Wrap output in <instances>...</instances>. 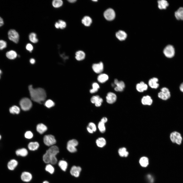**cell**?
<instances>
[{"mask_svg": "<svg viewBox=\"0 0 183 183\" xmlns=\"http://www.w3.org/2000/svg\"><path fill=\"white\" fill-rule=\"evenodd\" d=\"M136 88L138 92H142L147 89L148 86L144 82L141 81L136 84Z\"/></svg>", "mask_w": 183, "mask_h": 183, "instance_id": "obj_15", "label": "cell"}, {"mask_svg": "<svg viewBox=\"0 0 183 183\" xmlns=\"http://www.w3.org/2000/svg\"><path fill=\"white\" fill-rule=\"evenodd\" d=\"M93 71L97 73H101L103 70L104 68L103 64L102 62L94 64L92 66Z\"/></svg>", "mask_w": 183, "mask_h": 183, "instance_id": "obj_11", "label": "cell"}, {"mask_svg": "<svg viewBox=\"0 0 183 183\" xmlns=\"http://www.w3.org/2000/svg\"><path fill=\"white\" fill-rule=\"evenodd\" d=\"M16 152L17 155L22 157L26 156L28 154V151L25 148L18 149L16 151Z\"/></svg>", "mask_w": 183, "mask_h": 183, "instance_id": "obj_29", "label": "cell"}, {"mask_svg": "<svg viewBox=\"0 0 183 183\" xmlns=\"http://www.w3.org/2000/svg\"><path fill=\"white\" fill-rule=\"evenodd\" d=\"M45 170L51 174H53L54 171V169L51 164H48L45 167Z\"/></svg>", "mask_w": 183, "mask_h": 183, "instance_id": "obj_38", "label": "cell"}, {"mask_svg": "<svg viewBox=\"0 0 183 183\" xmlns=\"http://www.w3.org/2000/svg\"><path fill=\"white\" fill-rule=\"evenodd\" d=\"M43 183H49V182L47 181H43Z\"/></svg>", "mask_w": 183, "mask_h": 183, "instance_id": "obj_58", "label": "cell"}, {"mask_svg": "<svg viewBox=\"0 0 183 183\" xmlns=\"http://www.w3.org/2000/svg\"><path fill=\"white\" fill-rule=\"evenodd\" d=\"M170 139L172 143L178 145L181 144L182 140L181 134L176 131H173L171 133L170 135Z\"/></svg>", "mask_w": 183, "mask_h": 183, "instance_id": "obj_3", "label": "cell"}, {"mask_svg": "<svg viewBox=\"0 0 183 183\" xmlns=\"http://www.w3.org/2000/svg\"><path fill=\"white\" fill-rule=\"evenodd\" d=\"M18 164L17 161L14 159H12L8 163L7 167L8 169L11 170H14Z\"/></svg>", "mask_w": 183, "mask_h": 183, "instance_id": "obj_23", "label": "cell"}, {"mask_svg": "<svg viewBox=\"0 0 183 183\" xmlns=\"http://www.w3.org/2000/svg\"><path fill=\"white\" fill-rule=\"evenodd\" d=\"M158 3V7L160 9H166L169 5L167 2L165 0H159Z\"/></svg>", "mask_w": 183, "mask_h": 183, "instance_id": "obj_21", "label": "cell"}, {"mask_svg": "<svg viewBox=\"0 0 183 183\" xmlns=\"http://www.w3.org/2000/svg\"><path fill=\"white\" fill-rule=\"evenodd\" d=\"M106 143L105 140L102 137L98 138L96 141V143L97 146L100 148L104 147Z\"/></svg>", "mask_w": 183, "mask_h": 183, "instance_id": "obj_25", "label": "cell"}, {"mask_svg": "<svg viewBox=\"0 0 183 183\" xmlns=\"http://www.w3.org/2000/svg\"><path fill=\"white\" fill-rule=\"evenodd\" d=\"M165 55L167 57L171 58L173 57L175 54V49L171 45H168L164 48L163 51Z\"/></svg>", "mask_w": 183, "mask_h": 183, "instance_id": "obj_6", "label": "cell"}, {"mask_svg": "<svg viewBox=\"0 0 183 183\" xmlns=\"http://www.w3.org/2000/svg\"><path fill=\"white\" fill-rule=\"evenodd\" d=\"M94 132H95L96 130V125L93 123L90 122L88 126Z\"/></svg>", "mask_w": 183, "mask_h": 183, "instance_id": "obj_45", "label": "cell"}, {"mask_svg": "<svg viewBox=\"0 0 183 183\" xmlns=\"http://www.w3.org/2000/svg\"><path fill=\"white\" fill-rule=\"evenodd\" d=\"M35 60L34 58H31L30 60V63L32 64H33L35 63Z\"/></svg>", "mask_w": 183, "mask_h": 183, "instance_id": "obj_53", "label": "cell"}, {"mask_svg": "<svg viewBox=\"0 0 183 183\" xmlns=\"http://www.w3.org/2000/svg\"><path fill=\"white\" fill-rule=\"evenodd\" d=\"M106 99L107 102L108 103L113 104L116 101L117 96L114 93L109 92L107 94Z\"/></svg>", "mask_w": 183, "mask_h": 183, "instance_id": "obj_12", "label": "cell"}, {"mask_svg": "<svg viewBox=\"0 0 183 183\" xmlns=\"http://www.w3.org/2000/svg\"><path fill=\"white\" fill-rule=\"evenodd\" d=\"M47 127L43 124H38L36 127L37 131L40 134H42L47 130Z\"/></svg>", "mask_w": 183, "mask_h": 183, "instance_id": "obj_22", "label": "cell"}, {"mask_svg": "<svg viewBox=\"0 0 183 183\" xmlns=\"http://www.w3.org/2000/svg\"><path fill=\"white\" fill-rule=\"evenodd\" d=\"M139 162L142 166L144 167H146L149 164V160L147 157H143L140 158Z\"/></svg>", "mask_w": 183, "mask_h": 183, "instance_id": "obj_26", "label": "cell"}, {"mask_svg": "<svg viewBox=\"0 0 183 183\" xmlns=\"http://www.w3.org/2000/svg\"><path fill=\"white\" fill-rule=\"evenodd\" d=\"M161 91L158 94V96L160 99L163 100H166L170 97V93L167 88L163 87L161 89Z\"/></svg>", "mask_w": 183, "mask_h": 183, "instance_id": "obj_7", "label": "cell"}, {"mask_svg": "<svg viewBox=\"0 0 183 183\" xmlns=\"http://www.w3.org/2000/svg\"><path fill=\"white\" fill-rule=\"evenodd\" d=\"M98 128L99 131L101 133H104L105 131V127L104 123L101 121L99 122L98 124Z\"/></svg>", "mask_w": 183, "mask_h": 183, "instance_id": "obj_39", "label": "cell"}, {"mask_svg": "<svg viewBox=\"0 0 183 183\" xmlns=\"http://www.w3.org/2000/svg\"><path fill=\"white\" fill-rule=\"evenodd\" d=\"M8 38L11 41L16 43H18L19 39V35L18 33L15 30L11 29L8 33Z\"/></svg>", "mask_w": 183, "mask_h": 183, "instance_id": "obj_5", "label": "cell"}, {"mask_svg": "<svg viewBox=\"0 0 183 183\" xmlns=\"http://www.w3.org/2000/svg\"><path fill=\"white\" fill-rule=\"evenodd\" d=\"M20 104L21 109L24 111L29 110L32 106V103L30 100L27 98L22 99L20 101Z\"/></svg>", "mask_w": 183, "mask_h": 183, "instance_id": "obj_4", "label": "cell"}, {"mask_svg": "<svg viewBox=\"0 0 183 183\" xmlns=\"http://www.w3.org/2000/svg\"><path fill=\"white\" fill-rule=\"evenodd\" d=\"M87 129L88 132L90 133H92L94 132L88 126L87 127Z\"/></svg>", "mask_w": 183, "mask_h": 183, "instance_id": "obj_51", "label": "cell"}, {"mask_svg": "<svg viewBox=\"0 0 183 183\" xmlns=\"http://www.w3.org/2000/svg\"><path fill=\"white\" fill-rule=\"evenodd\" d=\"M17 52L13 50H11L7 51L6 53V56L9 59H14L17 57Z\"/></svg>", "mask_w": 183, "mask_h": 183, "instance_id": "obj_20", "label": "cell"}, {"mask_svg": "<svg viewBox=\"0 0 183 183\" xmlns=\"http://www.w3.org/2000/svg\"><path fill=\"white\" fill-rule=\"evenodd\" d=\"M107 121L108 119L106 117H103L102 118L101 121L105 124Z\"/></svg>", "mask_w": 183, "mask_h": 183, "instance_id": "obj_48", "label": "cell"}, {"mask_svg": "<svg viewBox=\"0 0 183 183\" xmlns=\"http://www.w3.org/2000/svg\"><path fill=\"white\" fill-rule=\"evenodd\" d=\"M1 135H0V140L1 139Z\"/></svg>", "mask_w": 183, "mask_h": 183, "instance_id": "obj_60", "label": "cell"}, {"mask_svg": "<svg viewBox=\"0 0 183 183\" xmlns=\"http://www.w3.org/2000/svg\"><path fill=\"white\" fill-rule=\"evenodd\" d=\"M2 73V71L1 70V69H0V79L1 78V75Z\"/></svg>", "mask_w": 183, "mask_h": 183, "instance_id": "obj_57", "label": "cell"}, {"mask_svg": "<svg viewBox=\"0 0 183 183\" xmlns=\"http://www.w3.org/2000/svg\"><path fill=\"white\" fill-rule=\"evenodd\" d=\"M180 90L183 92V83H182L180 85Z\"/></svg>", "mask_w": 183, "mask_h": 183, "instance_id": "obj_55", "label": "cell"}, {"mask_svg": "<svg viewBox=\"0 0 183 183\" xmlns=\"http://www.w3.org/2000/svg\"><path fill=\"white\" fill-rule=\"evenodd\" d=\"M114 83L116 86L114 88V90L115 91H123L125 87V85L124 82L122 81H119L117 79H116L114 80Z\"/></svg>", "mask_w": 183, "mask_h": 183, "instance_id": "obj_10", "label": "cell"}, {"mask_svg": "<svg viewBox=\"0 0 183 183\" xmlns=\"http://www.w3.org/2000/svg\"><path fill=\"white\" fill-rule=\"evenodd\" d=\"M68 1L69 3H73L77 1L76 0H69Z\"/></svg>", "mask_w": 183, "mask_h": 183, "instance_id": "obj_56", "label": "cell"}, {"mask_svg": "<svg viewBox=\"0 0 183 183\" xmlns=\"http://www.w3.org/2000/svg\"><path fill=\"white\" fill-rule=\"evenodd\" d=\"M10 113L12 114H18L20 112V108L17 106L13 105L9 109Z\"/></svg>", "mask_w": 183, "mask_h": 183, "instance_id": "obj_35", "label": "cell"}, {"mask_svg": "<svg viewBox=\"0 0 183 183\" xmlns=\"http://www.w3.org/2000/svg\"><path fill=\"white\" fill-rule=\"evenodd\" d=\"M118 153L119 156L121 157H127L129 154L128 152L125 147L120 148L118 150Z\"/></svg>", "mask_w": 183, "mask_h": 183, "instance_id": "obj_32", "label": "cell"}, {"mask_svg": "<svg viewBox=\"0 0 183 183\" xmlns=\"http://www.w3.org/2000/svg\"><path fill=\"white\" fill-rule=\"evenodd\" d=\"M148 179H149L150 181L151 182H152L153 181V178L151 175H148L147 176Z\"/></svg>", "mask_w": 183, "mask_h": 183, "instance_id": "obj_52", "label": "cell"}, {"mask_svg": "<svg viewBox=\"0 0 183 183\" xmlns=\"http://www.w3.org/2000/svg\"><path fill=\"white\" fill-rule=\"evenodd\" d=\"M91 102L92 103L95 104L97 102L99 101L101 103L103 101L102 98L100 97L98 95H96L93 96L90 99Z\"/></svg>", "mask_w": 183, "mask_h": 183, "instance_id": "obj_36", "label": "cell"}, {"mask_svg": "<svg viewBox=\"0 0 183 183\" xmlns=\"http://www.w3.org/2000/svg\"><path fill=\"white\" fill-rule=\"evenodd\" d=\"M26 48L27 51L31 52L33 49V47L32 44L28 43L26 45Z\"/></svg>", "mask_w": 183, "mask_h": 183, "instance_id": "obj_47", "label": "cell"}, {"mask_svg": "<svg viewBox=\"0 0 183 183\" xmlns=\"http://www.w3.org/2000/svg\"><path fill=\"white\" fill-rule=\"evenodd\" d=\"M92 86V88L90 90V93L92 94L95 93L97 92L100 87L99 84L96 82L93 83Z\"/></svg>", "mask_w": 183, "mask_h": 183, "instance_id": "obj_37", "label": "cell"}, {"mask_svg": "<svg viewBox=\"0 0 183 183\" xmlns=\"http://www.w3.org/2000/svg\"><path fill=\"white\" fill-rule=\"evenodd\" d=\"M78 144V141L75 139H72L68 141L67 145H71L76 147Z\"/></svg>", "mask_w": 183, "mask_h": 183, "instance_id": "obj_43", "label": "cell"}, {"mask_svg": "<svg viewBox=\"0 0 183 183\" xmlns=\"http://www.w3.org/2000/svg\"><path fill=\"white\" fill-rule=\"evenodd\" d=\"M63 2L62 0H54L52 2V5L53 7L56 8H59L62 6Z\"/></svg>", "mask_w": 183, "mask_h": 183, "instance_id": "obj_34", "label": "cell"}, {"mask_svg": "<svg viewBox=\"0 0 183 183\" xmlns=\"http://www.w3.org/2000/svg\"><path fill=\"white\" fill-rule=\"evenodd\" d=\"M82 22L85 26H88L91 24L92 20L90 17L88 16H85L82 19Z\"/></svg>", "mask_w": 183, "mask_h": 183, "instance_id": "obj_28", "label": "cell"}, {"mask_svg": "<svg viewBox=\"0 0 183 183\" xmlns=\"http://www.w3.org/2000/svg\"><path fill=\"white\" fill-rule=\"evenodd\" d=\"M29 39L31 42L34 43H37L38 41L36 34L34 32L30 34L29 35Z\"/></svg>", "mask_w": 183, "mask_h": 183, "instance_id": "obj_31", "label": "cell"}, {"mask_svg": "<svg viewBox=\"0 0 183 183\" xmlns=\"http://www.w3.org/2000/svg\"><path fill=\"white\" fill-rule=\"evenodd\" d=\"M81 171V168L79 166H73L71 168L70 170L71 175L75 177H78Z\"/></svg>", "mask_w": 183, "mask_h": 183, "instance_id": "obj_13", "label": "cell"}, {"mask_svg": "<svg viewBox=\"0 0 183 183\" xmlns=\"http://www.w3.org/2000/svg\"><path fill=\"white\" fill-rule=\"evenodd\" d=\"M93 1L97 2V0H93Z\"/></svg>", "mask_w": 183, "mask_h": 183, "instance_id": "obj_59", "label": "cell"}, {"mask_svg": "<svg viewBox=\"0 0 183 183\" xmlns=\"http://www.w3.org/2000/svg\"><path fill=\"white\" fill-rule=\"evenodd\" d=\"M102 103L99 101H98L96 102L95 104V105L97 107H99L101 105Z\"/></svg>", "mask_w": 183, "mask_h": 183, "instance_id": "obj_50", "label": "cell"}, {"mask_svg": "<svg viewBox=\"0 0 183 183\" xmlns=\"http://www.w3.org/2000/svg\"><path fill=\"white\" fill-rule=\"evenodd\" d=\"M59 152V149L57 147L54 145L51 146L47 150L43 156L45 158L50 161V158L55 156Z\"/></svg>", "mask_w": 183, "mask_h": 183, "instance_id": "obj_2", "label": "cell"}, {"mask_svg": "<svg viewBox=\"0 0 183 183\" xmlns=\"http://www.w3.org/2000/svg\"><path fill=\"white\" fill-rule=\"evenodd\" d=\"M28 89L31 99L34 101L41 104L45 99L47 96L44 89L40 88H34L32 85L28 86Z\"/></svg>", "mask_w": 183, "mask_h": 183, "instance_id": "obj_1", "label": "cell"}, {"mask_svg": "<svg viewBox=\"0 0 183 183\" xmlns=\"http://www.w3.org/2000/svg\"><path fill=\"white\" fill-rule=\"evenodd\" d=\"M85 53L82 51H79L75 53V58L78 60L81 61L84 59L85 57Z\"/></svg>", "mask_w": 183, "mask_h": 183, "instance_id": "obj_24", "label": "cell"}, {"mask_svg": "<svg viewBox=\"0 0 183 183\" xmlns=\"http://www.w3.org/2000/svg\"><path fill=\"white\" fill-rule=\"evenodd\" d=\"M175 16L177 20H183V7L179 8L175 12Z\"/></svg>", "mask_w": 183, "mask_h": 183, "instance_id": "obj_19", "label": "cell"}, {"mask_svg": "<svg viewBox=\"0 0 183 183\" xmlns=\"http://www.w3.org/2000/svg\"><path fill=\"white\" fill-rule=\"evenodd\" d=\"M44 104L46 107L50 108L54 106L55 105V103L52 100L49 99L45 102Z\"/></svg>", "mask_w": 183, "mask_h": 183, "instance_id": "obj_40", "label": "cell"}, {"mask_svg": "<svg viewBox=\"0 0 183 183\" xmlns=\"http://www.w3.org/2000/svg\"><path fill=\"white\" fill-rule=\"evenodd\" d=\"M67 149L69 152L72 153L75 152L77 151L75 147L70 145H67Z\"/></svg>", "mask_w": 183, "mask_h": 183, "instance_id": "obj_42", "label": "cell"}, {"mask_svg": "<svg viewBox=\"0 0 183 183\" xmlns=\"http://www.w3.org/2000/svg\"><path fill=\"white\" fill-rule=\"evenodd\" d=\"M116 36L119 40L123 41L125 40L126 38L127 34L124 31L119 30L116 33Z\"/></svg>", "mask_w": 183, "mask_h": 183, "instance_id": "obj_18", "label": "cell"}, {"mask_svg": "<svg viewBox=\"0 0 183 183\" xmlns=\"http://www.w3.org/2000/svg\"><path fill=\"white\" fill-rule=\"evenodd\" d=\"M141 102L144 105H150L152 103L151 97L148 95L143 96L141 99Z\"/></svg>", "mask_w": 183, "mask_h": 183, "instance_id": "obj_17", "label": "cell"}, {"mask_svg": "<svg viewBox=\"0 0 183 183\" xmlns=\"http://www.w3.org/2000/svg\"><path fill=\"white\" fill-rule=\"evenodd\" d=\"M4 24V22L3 18L0 17V27L2 26Z\"/></svg>", "mask_w": 183, "mask_h": 183, "instance_id": "obj_49", "label": "cell"}, {"mask_svg": "<svg viewBox=\"0 0 183 183\" xmlns=\"http://www.w3.org/2000/svg\"><path fill=\"white\" fill-rule=\"evenodd\" d=\"M33 136L32 133L30 131H27L25 134V137L28 139L32 138Z\"/></svg>", "mask_w": 183, "mask_h": 183, "instance_id": "obj_46", "label": "cell"}, {"mask_svg": "<svg viewBox=\"0 0 183 183\" xmlns=\"http://www.w3.org/2000/svg\"><path fill=\"white\" fill-rule=\"evenodd\" d=\"M21 178L23 181L25 182H28L32 179V176L29 172H24L22 173L21 176Z\"/></svg>", "mask_w": 183, "mask_h": 183, "instance_id": "obj_16", "label": "cell"}, {"mask_svg": "<svg viewBox=\"0 0 183 183\" xmlns=\"http://www.w3.org/2000/svg\"><path fill=\"white\" fill-rule=\"evenodd\" d=\"M39 146V144L37 142H30L28 144V147L30 150L34 151L37 149Z\"/></svg>", "mask_w": 183, "mask_h": 183, "instance_id": "obj_30", "label": "cell"}, {"mask_svg": "<svg viewBox=\"0 0 183 183\" xmlns=\"http://www.w3.org/2000/svg\"><path fill=\"white\" fill-rule=\"evenodd\" d=\"M104 16L107 20L112 21L115 18V14L114 10L113 9L109 8L104 11Z\"/></svg>", "mask_w": 183, "mask_h": 183, "instance_id": "obj_9", "label": "cell"}, {"mask_svg": "<svg viewBox=\"0 0 183 183\" xmlns=\"http://www.w3.org/2000/svg\"><path fill=\"white\" fill-rule=\"evenodd\" d=\"M58 22L59 24V28L63 29L65 28L66 26V24L65 21L61 20H58Z\"/></svg>", "mask_w": 183, "mask_h": 183, "instance_id": "obj_41", "label": "cell"}, {"mask_svg": "<svg viewBox=\"0 0 183 183\" xmlns=\"http://www.w3.org/2000/svg\"><path fill=\"white\" fill-rule=\"evenodd\" d=\"M44 144L48 146H53L56 143V140L54 137L52 135H46L43 138Z\"/></svg>", "mask_w": 183, "mask_h": 183, "instance_id": "obj_8", "label": "cell"}, {"mask_svg": "<svg viewBox=\"0 0 183 183\" xmlns=\"http://www.w3.org/2000/svg\"><path fill=\"white\" fill-rule=\"evenodd\" d=\"M108 75L104 73H102L100 74L98 77L97 80L98 82L101 83H103L108 79Z\"/></svg>", "mask_w": 183, "mask_h": 183, "instance_id": "obj_27", "label": "cell"}, {"mask_svg": "<svg viewBox=\"0 0 183 183\" xmlns=\"http://www.w3.org/2000/svg\"><path fill=\"white\" fill-rule=\"evenodd\" d=\"M55 27L57 29L59 28V24L58 22H56L55 24Z\"/></svg>", "mask_w": 183, "mask_h": 183, "instance_id": "obj_54", "label": "cell"}, {"mask_svg": "<svg viewBox=\"0 0 183 183\" xmlns=\"http://www.w3.org/2000/svg\"><path fill=\"white\" fill-rule=\"evenodd\" d=\"M58 165L63 171H66L68 166L67 163L66 161L64 160H60L58 163Z\"/></svg>", "mask_w": 183, "mask_h": 183, "instance_id": "obj_33", "label": "cell"}, {"mask_svg": "<svg viewBox=\"0 0 183 183\" xmlns=\"http://www.w3.org/2000/svg\"><path fill=\"white\" fill-rule=\"evenodd\" d=\"M158 80L156 78L154 77L150 79L148 81V85L151 88L157 89L159 86V84L157 83Z\"/></svg>", "mask_w": 183, "mask_h": 183, "instance_id": "obj_14", "label": "cell"}, {"mask_svg": "<svg viewBox=\"0 0 183 183\" xmlns=\"http://www.w3.org/2000/svg\"><path fill=\"white\" fill-rule=\"evenodd\" d=\"M7 46L6 42L3 40H0V50H2L6 48Z\"/></svg>", "mask_w": 183, "mask_h": 183, "instance_id": "obj_44", "label": "cell"}]
</instances>
